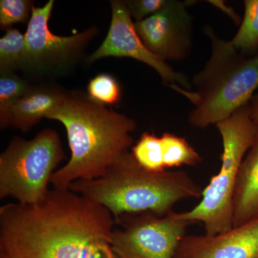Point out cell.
I'll return each instance as SVG.
<instances>
[{
	"label": "cell",
	"instance_id": "cell-1",
	"mask_svg": "<svg viewBox=\"0 0 258 258\" xmlns=\"http://www.w3.org/2000/svg\"><path fill=\"white\" fill-rule=\"evenodd\" d=\"M115 225L104 207L53 188L39 203L0 208V258H116Z\"/></svg>",
	"mask_w": 258,
	"mask_h": 258
},
{
	"label": "cell",
	"instance_id": "cell-2",
	"mask_svg": "<svg viewBox=\"0 0 258 258\" xmlns=\"http://www.w3.org/2000/svg\"><path fill=\"white\" fill-rule=\"evenodd\" d=\"M66 128L71 156L51 179L55 189H69L79 180L101 177L133 147L137 122L93 101L87 93L68 91L46 116Z\"/></svg>",
	"mask_w": 258,
	"mask_h": 258
},
{
	"label": "cell",
	"instance_id": "cell-3",
	"mask_svg": "<svg viewBox=\"0 0 258 258\" xmlns=\"http://www.w3.org/2000/svg\"><path fill=\"white\" fill-rule=\"evenodd\" d=\"M69 189L104 207L115 222L123 215L144 212L164 216L179 202L202 198L203 192L186 171L146 170L130 152L101 177L79 180Z\"/></svg>",
	"mask_w": 258,
	"mask_h": 258
},
{
	"label": "cell",
	"instance_id": "cell-4",
	"mask_svg": "<svg viewBox=\"0 0 258 258\" xmlns=\"http://www.w3.org/2000/svg\"><path fill=\"white\" fill-rule=\"evenodd\" d=\"M204 32L211 42L210 58L194 77V91H178L193 103L189 122L200 128L228 118L249 103L258 88V52H239L212 27H205Z\"/></svg>",
	"mask_w": 258,
	"mask_h": 258
},
{
	"label": "cell",
	"instance_id": "cell-5",
	"mask_svg": "<svg viewBox=\"0 0 258 258\" xmlns=\"http://www.w3.org/2000/svg\"><path fill=\"white\" fill-rule=\"evenodd\" d=\"M216 126L223 145L220 170L203 189L201 201L196 207L189 211L176 212L178 218L203 224L208 236L223 233L233 227L232 200L237 174L258 133V125L251 118L249 103Z\"/></svg>",
	"mask_w": 258,
	"mask_h": 258
},
{
	"label": "cell",
	"instance_id": "cell-6",
	"mask_svg": "<svg viewBox=\"0 0 258 258\" xmlns=\"http://www.w3.org/2000/svg\"><path fill=\"white\" fill-rule=\"evenodd\" d=\"M64 157L55 129H44L30 140L13 137L0 154V199L13 198L21 204L41 201Z\"/></svg>",
	"mask_w": 258,
	"mask_h": 258
},
{
	"label": "cell",
	"instance_id": "cell-7",
	"mask_svg": "<svg viewBox=\"0 0 258 258\" xmlns=\"http://www.w3.org/2000/svg\"><path fill=\"white\" fill-rule=\"evenodd\" d=\"M55 1L49 0L42 7L34 6L25 33L27 50L22 71L28 81L52 83L72 74L81 60L86 47L97 36L95 25L84 31L59 36L50 31V20Z\"/></svg>",
	"mask_w": 258,
	"mask_h": 258
},
{
	"label": "cell",
	"instance_id": "cell-8",
	"mask_svg": "<svg viewBox=\"0 0 258 258\" xmlns=\"http://www.w3.org/2000/svg\"><path fill=\"white\" fill-rule=\"evenodd\" d=\"M115 224L111 247L116 258H174L192 222L178 218L175 212L164 216L153 212L123 215Z\"/></svg>",
	"mask_w": 258,
	"mask_h": 258
},
{
	"label": "cell",
	"instance_id": "cell-9",
	"mask_svg": "<svg viewBox=\"0 0 258 258\" xmlns=\"http://www.w3.org/2000/svg\"><path fill=\"white\" fill-rule=\"evenodd\" d=\"M111 21L104 40L95 52L85 60L88 64L105 57H131L144 62L154 69L163 82L172 89L191 91V83L186 76L176 72L165 61L154 55L144 45L125 1H111Z\"/></svg>",
	"mask_w": 258,
	"mask_h": 258
},
{
	"label": "cell",
	"instance_id": "cell-10",
	"mask_svg": "<svg viewBox=\"0 0 258 258\" xmlns=\"http://www.w3.org/2000/svg\"><path fill=\"white\" fill-rule=\"evenodd\" d=\"M187 5L186 2L168 0L155 14L134 22L144 45L165 62L184 60L191 52L193 18Z\"/></svg>",
	"mask_w": 258,
	"mask_h": 258
},
{
	"label": "cell",
	"instance_id": "cell-11",
	"mask_svg": "<svg viewBox=\"0 0 258 258\" xmlns=\"http://www.w3.org/2000/svg\"><path fill=\"white\" fill-rule=\"evenodd\" d=\"M174 258H258V219L216 235H186Z\"/></svg>",
	"mask_w": 258,
	"mask_h": 258
},
{
	"label": "cell",
	"instance_id": "cell-12",
	"mask_svg": "<svg viewBox=\"0 0 258 258\" xmlns=\"http://www.w3.org/2000/svg\"><path fill=\"white\" fill-rule=\"evenodd\" d=\"M67 92L53 83H32L12 108L10 127L28 132L62 103Z\"/></svg>",
	"mask_w": 258,
	"mask_h": 258
},
{
	"label": "cell",
	"instance_id": "cell-13",
	"mask_svg": "<svg viewBox=\"0 0 258 258\" xmlns=\"http://www.w3.org/2000/svg\"><path fill=\"white\" fill-rule=\"evenodd\" d=\"M257 219L258 133L239 169L232 200V224L237 227Z\"/></svg>",
	"mask_w": 258,
	"mask_h": 258
},
{
	"label": "cell",
	"instance_id": "cell-14",
	"mask_svg": "<svg viewBox=\"0 0 258 258\" xmlns=\"http://www.w3.org/2000/svg\"><path fill=\"white\" fill-rule=\"evenodd\" d=\"M164 166L166 170L181 166H195L203 161V157L183 137L164 133L161 137Z\"/></svg>",
	"mask_w": 258,
	"mask_h": 258
},
{
	"label": "cell",
	"instance_id": "cell-15",
	"mask_svg": "<svg viewBox=\"0 0 258 258\" xmlns=\"http://www.w3.org/2000/svg\"><path fill=\"white\" fill-rule=\"evenodd\" d=\"M27 44L25 34L11 28L0 38V74L22 71Z\"/></svg>",
	"mask_w": 258,
	"mask_h": 258
},
{
	"label": "cell",
	"instance_id": "cell-16",
	"mask_svg": "<svg viewBox=\"0 0 258 258\" xmlns=\"http://www.w3.org/2000/svg\"><path fill=\"white\" fill-rule=\"evenodd\" d=\"M32 83L16 73L0 74V128H9L12 108Z\"/></svg>",
	"mask_w": 258,
	"mask_h": 258
},
{
	"label": "cell",
	"instance_id": "cell-17",
	"mask_svg": "<svg viewBox=\"0 0 258 258\" xmlns=\"http://www.w3.org/2000/svg\"><path fill=\"white\" fill-rule=\"evenodd\" d=\"M244 5L243 20L230 42L239 52L254 55L258 52V0H245Z\"/></svg>",
	"mask_w": 258,
	"mask_h": 258
},
{
	"label": "cell",
	"instance_id": "cell-18",
	"mask_svg": "<svg viewBox=\"0 0 258 258\" xmlns=\"http://www.w3.org/2000/svg\"><path fill=\"white\" fill-rule=\"evenodd\" d=\"M131 153L136 161L146 170L152 172L167 171L163 161L161 137L155 134H142L138 142L132 147Z\"/></svg>",
	"mask_w": 258,
	"mask_h": 258
},
{
	"label": "cell",
	"instance_id": "cell-19",
	"mask_svg": "<svg viewBox=\"0 0 258 258\" xmlns=\"http://www.w3.org/2000/svg\"><path fill=\"white\" fill-rule=\"evenodd\" d=\"M87 94L93 101L104 106H113L121 99V87L111 75L100 74L88 83Z\"/></svg>",
	"mask_w": 258,
	"mask_h": 258
},
{
	"label": "cell",
	"instance_id": "cell-20",
	"mask_svg": "<svg viewBox=\"0 0 258 258\" xmlns=\"http://www.w3.org/2000/svg\"><path fill=\"white\" fill-rule=\"evenodd\" d=\"M34 6L31 0H1L0 28L6 31L14 24L30 21Z\"/></svg>",
	"mask_w": 258,
	"mask_h": 258
},
{
	"label": "cell",
	"instance_id": "cell-21",
	"mask_svg": "<svg viewBox=\"0 0 258 258\" xmlns=\"http://www.w3.org/2000/svg\"><path fill=\"white\" fill-rule=\"evenodd\" d=\"M168 0H126L125 5L132 19L139 22L145 20L162 9Z\"/></svg>",
	"mask_w": 258,
	"mask_h": 258
},
{
	"label": "cell",
	"instance_id": "cell-22",
	"mask_svg": "<svg viewBox=\"0 0 258 258\" xmlns=\"http://www.w3.org/2000/svg\"><path fill=\"white\" fill-rule=\"evenodd\" d=\"M249 113L254 123L258 125V92L252 96L249 103Z\"/></svg>",
	"mask_w": 258,
	"mask_h": 258
}]
</instances>
